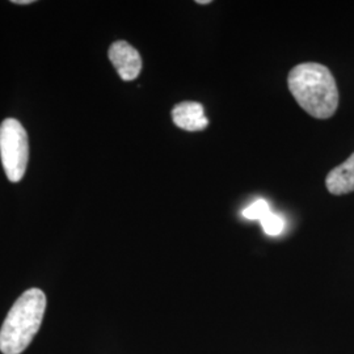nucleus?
<instances>
[{
	"instance_id": "2",
	"label": "nucleus",
	"mask_w": 354,
	"mask_h": 354,
	"mask_svg": "<svg viewBox=\"0 0 354 354\" xmlns=\"http://www.w3.org/2000/svg\"><path fill=\"white\" fill-rule=\"evenodd\" d=\"M45 310L46 297L44 291L26 290L15 302L0 329L1 353H23L41 327Z\"/></svg>"
},
{
	"instance_id": "1",
	"label": "nucleus",
	"mask_w": 354,
	"mask_h": 354,
	"mask_svg": "<svg viewBox=\"0 0 354 354\" xmlns=\"http://www.w3.org/2000/svg\"><path fill=\"white\" fill-rule=\"evenodd\" d=\"M288 86L295 102L310 115L327 120L336 113L339 89L326 66L314 62L295 66L288 76Z\"/></svg>"
},
{
	"instance_id": "3",
	"label": "nucleus",
	"mask_w": 354,
	"mask_h": 354,
	"mask_svg": "<svg viewBox=\"0 0 354 354\" xmlns=\"http://www.w3.org/2000/svg\"><path fill=\"white\" fill-rule=\"evenodd\" d=\"M0 159L11 183H19L24 177L29 159V140L26 129L15 118H6L0 125Z\"/></svg>"
},
{
	"instance_id": "10",
	"label": "nucleus",
	"mask_w": 354,
	"mask_h": 354,
	"mask_svg": "<svg viewBox=\"0 0 354 354\" xmlns=\"http://www.w3.org/2000/svg\"><path fill=\"white\" fill-rule=\"evenodd\" d=\"M196 3H197V4H210L212 0H197Z\"/></svg>"
},
{
	"instance_id": "7",
	"label": "nucleus",
	"mask_w": 354,
	"mask_h": 354,
	"mask_svg": "<svg viewBox=\"0 0 354 354\" xmlns=\"http://www.w3.org/2000/svg\"><path fill=\"white\" fill-rule=\"evenodd\" d=\"M260 223L264 232L269 236H279L285 230V219L272 212L263 221H260Z\"/></svg>"
},
{
	"instance_id": "9",
	"label": "nucleus",
	"mask_w": 354,
	"mask_h": 354,
	"mask_svg": "<svg viewBox=\"0 0 354 354\" xmlns=\"http://www.w3.org/2000/svg\"><path fill=\"white\" fill-rule=\"evenodd\" d=\"M13 4H20V6H23V4H32V3H35L33 0H12Z\"/></svg>"
},
{
	"instance_id": "6",
	"label": "nucleus",
	"mask_w": 354,
	"mask_h": 354,
	"mask_svg": "<svg viewBox=\"0 0 354 354\" xmlns=\"http://www.w3.org/2000/svg\"><path fill=\"white\" fill-rule=\"evenodd\" d=\"M326 187L330 194L342 196L354 192V152L326 177Z\"/></svg>"
},
{
	"instance_id": "4",
	"label": "nucleus",
	"mask_w": 354,
	"mask_h": 354,
	"mask_svg": "<svg viewBox=\"0 0 354 354\" xmlns=\"http://www.w3.org/2000/svg\"><path fill=\"white\" fill-rule=\"evenodd\" d=\"M108 57L122 80L131 82L140 76L142 58L138 50L127 41H115L112 44Z\"/></svg>"
},
{
	"instance_id": "5",
	"label": "nucleus",
	"mask_w": 354,
	"mask_h": 354,
	"mask_svg": "<svg viewBox=\"0 0 354 354\" xmlns=\"http://www.w3.org/2000/svg\"><path fill=\"white\" fill-rule=\"evenodd\" d=\"M172 120L177 127L187 131H201L209 125L201 102H183L172 109Z\"/></svg>"
},
{
	"instance_id": "8",
	"label": "nucleus",
	"mask_w": 354,
	"mask_h": 354,
	"mask_svg": "<svg viewBox=\"0 0 354 354\" xmlns=\"http://www.w3.org/2000/svg\"><path fill=\"white\" fill-rule=\"evenodd\" d=\"M272 210L269 207V203H266V200L260 198V200H256L254 203H251L248 207H245L243 210V216L247 218V219H251V221H263L266 218V215L269 214Z\"/></svg>"
}]
</instances>
